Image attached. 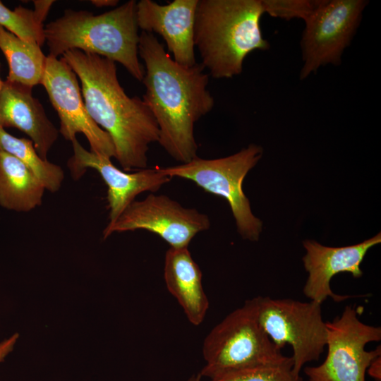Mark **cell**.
<instances>
[{
    "mask_svg": "<svg viewBox=\"0 0 381 381\" xmlns=\"http://www.w3.org/2000/svg\"><path fill=\"white\" fill-rule=\"evenodd\" d=\"M40 47L20 39L0 26V49L9 68L6 80L32 87L41 84L47 56Z\"/></svg>",
    "mask_w": 381,
    "mask_h": 381,
    "instance_id": "ac0fdd59",
    "label": "cell"
},
{
    "mask_svg": "<svg viewBox=\"0 0 381 381\" xmlns=\"http://www.w3.org/2000/svg\"><path fill=\"white\" fill-rule=\"evenodd\" d=\"M136 6L135 0H130L99 15L65 10L61 17L44 26L49 55L58 58L71 49L97 54L119 62L142 82L145 70L138 58Z\"/></svg>",
    "mask_w": 381,
    "mask_h": 381,
    "instance_id": "277c9868",
    "label": "cell"
},
{
    "mask_svg": "<svg viewBox=\"0 0 381 381\" xmlns=\"http://www.w3.org/2000/svg\"><path fill=\"white\" fill-rule=\"evenodd\" d=\"M3 83L4 81H2L0 78V93H1V89H2V86H3Z\"/></svg>",
    "mask_w": 381,
    "mask_h": 381,
    "instance_id": "4316f807",
    "label": "cell"
},
{
    "mask_svg": "<svg viewBox=\"0 0 381 381\" xmlns=\"http://www.w3.org/2000/svg\"><path fill=\"white\" fill-rule=\"evenodd\" d=\"M263 13L261 0L198 1L194 44L212 78L241 74L250 52L269 49L260 27Z\"/></svg>",
    "mask_w": 381,
    "mask_h": 381,
    "instance_id": "3957f363",
    "label": "cell"
},
{
    "mask_svg": "<svg viewBox=\"0 0 381 381\" xmlns=\"http://www.w3.org/2000/svg\"><path fill=\"white\" fill-rule=\"evenodd\" d=\"M41 84L44 87L60 119L59 132L71 142L82 133L92 152L114 157L115 148L109 135L90 117L80 94L76 75L66 61L51 55L47 56Z\"/></svg>",
    "mask_w": 381,
    "mask_h": 381,
    "instance_id": "8fae6325",
    "label": "cell"
},
{
    "mask_svg": "<svg viewBox=\"0 0 381 381\" xmlns=\"http://www.w3.org/2000/svg\"><path fill=\"white\" fill-rule=\"evenodd\" d=\"M262 155V149L251 144L228 157L205 159L197 156L187 163L159 169L171 179L190 180L205 191L225 198L240 235L244 239L256 241L262 231V222L252 213L242 186L245 176Z\"/></svg>",
    "mask_w": 381,
    "mask_h": 381,
    "instance_id": "8992f818",
    "label": "cell"
},
{
    "mask_svg": "<svg viewBox=\"0 0 381 381\" xmlns=\"http://www.w3.org/2000/svg\"><path fill=\"white\" fill-rule=\"evenodd\" d=\"M367 4L363 0H319L314 11L304 21L301 41L303 61L301 80L323 66L340 64Z\"/></svg>",
    "mask_w": 381,
    "mask_h": 381,
    "instance_id": "9c48e42d",
    "label": "cell"
},
{
    "mask_svg": "<svg viewBox=\"0 0 381 381\" xmlns=\"http://www.w3.org/2000/svg\"><path fill=\"white\" fill-rule=\"evenodd\" d=\"M164 277L168 291L194 325L202 322L209 308L202 272L188 248L170 247L165 255Z\"/></svg>",
    "mask_w": 381,
    "mask_h": 381,
    "instance_id": "2e32d148",
    "label": "cell"
},
{
    "mask_svg": "<svg viewBox=\"0 0 381 381\" xmlns=\"http://www.w3.org/2000/svg\"><path fill=\"white\" fill-rule=\"evenodd\" d=\"M326 358L319 365L304 368L308 381H365L368 368L381 356L380 345L371 351L365 346L381 340V327L363 322L358 310L347 306L341 315L326 322Z\"/></svg>",
    "mask_w": 381,
    "mask_h": 381,
    "instance_id": "ba28073f",
    "label": "cell"
},
{
    "mask_svg": "<svg viewBox=\"0 0 381 381\" xmlns=\"http://www.w3.org/2000/svg\"><path fill=\"white\" fill-rule=\"evenodd\" d=\"M92 4L97 7L115 6L119 1L117 0H92Z\"/></svg>",
    "mask_w": 381,
    "mask_h": 381,
    "instance_id": "d4e9b609",
    "label": "cell"
},
{
    "mask_svg": "<svg viewBox=\"0 0 381 381\" xmlns=\"http://www.w3.org/2000/svg\"><path fill=\"white\" fill-rule=\"evenodd\" d=\"M209 217L194 208L183 207L165 195H147L134 200L115 222L107 224L104 238L113 233L146 230L154 233L171 248H188L199 232L208 230Z\"/></svg>",
    "mask_w": 381,
    "mask_h": 381,
    "instance_id": "30bf717a",
    "label": "cell"
},
{
    "mask_svg": "<svg viewBox=\"0 0 381 381\" xmlns=\"http://www.w3.org/2000/svg\"><path fill=\"white\" fill-rule=\"evenodd\" d=\"M202 354L206 364L199 374L210 380L243 369L293 363L259 324L257 297L246 301L210 332Z\"/></svg>",
    "mask_w": 381,
    "mask_h": 381,
    "instance_id": "5b68a950",
    "label": "cell"
},
{
    "mask_svg": "<svg viewBox=\"0 0 381 381\" xmlns=\"http://www.w3.org/2000/svg\"><path fill=\"white\" fill-rule=\"evenodd\" d=\"M368 375L376 381H380L381 379V356L375 358L367 370Z\"/></svg>",
    "mask_w": 381,
    "mask_h": 381,
    "instance_id": "cb8c5ba5",
    "label": "cell"
},
{
    "mask_svg": "<svg viewBox=\"0 0 381 381\" xmlns=\"http://www.w3.org/2000/svg\"><path fill=\"white\" fill-rule=\"evenodd\" d=\"M18 338V333H15L0 342V363L3 362L6 357L13 351Z\"/></svg>",
    "mask_w": 381,
    "mask_h": 381,
    "instance_id": "603a6c76",
    "label": "cell"
},
{
    "mask_svg": "<svg viewBox=\"0 0 381 381\" xmlns=\"http://www.w3.org/2000/svg\"><path fill=\"white\" fill-rule=\"evenodd\" d=\"M293 363L267 365L229 373L209 381H303Z\"/></svg>",
    "mask_w": 381,
    "mask_h": 381,
    "instance_id": "44dd1931",
    "label": "cell"
},
{
    "mask_svg": "<svg viewBox=\"0 0 381 381\" xmlns=\"http://www.w3.org/2000/svg\"><path fill=\"white\" fill-rule=\"evenodd\" d=\"M138 56L145 64L142 99L158 126L157 143L172 158L187 163L197 157L195 123L214 105L207 89L209 74L201 64H177L153 33L141 31Z\"/></svg>",
    "mask_w": 381,
    "mask_h": 381,
    "instance_id": "6da1fadb",
    "label": "cell"
},
{
    "mask_svg": "<svg viewBox=\"0 0 381 381\" xmlns=\"http://www.w3.org/2000/svg\"><path fill=\"white\" fill-rule=\"evenodd\" d=\"M45 188L18 159L0 150V205L16 212H29L41 205Z\"/></svg>",
    "mask_w": 381,
    "mask_h": 381,
    "instance_id": "e0dca14e",
    "label": "cell"
},
{
    "mask_svg": "<svg viewBox=\"0 0 381 381\" xmlns=\"http://www.w3.org/2000/svg\"><path fill=\"white\" fill-rule=\"evenodd\" d=\"M381 242V234L360 243L344 247L325 246L315 241H303L306 254L303 258L308 277L303 287V294L310 301L322 304L328 297L336 302L349 296L334 294L330 287L332 278L340 272H349L355 278L361 277V264L370 248Z\"/></svg>",
    "mask_w": 381,
    "mask_h": 381,
    "instance_id": "4fadbf2b",
    "label": "cell"
},
{
    "mask_svg": "<svg viewBox=\"0 0 381 381\" xmlns=\"http://www.w3.org/2000/svg\"><path fill=\"white\" fill-rule=\"evenodd\" d=\"M32 87L5 80L0 93V126L15 128L32 141L38 155L47 156L59 131L47 116L42 105L32 94Z\"/></svg>",
    "mask_w": 381,
    "mask_h": 381,
    "instance_id": "9a60e30c",
    "label": "cell"
},
{
    "mask_svg": "<svg viewBox=\"0 0 381 381\" xmlns=\"http://www.w3.org/2000/svg\"><path fill=\"white\" fill-rule=\"evenodd\" d=\"M264 13L289 20L301 18L304 21L312 14L319 0H261Z\"/></svg>",
    "mask_w": 381,
    "mask_h": 381,
    "instance_id": "7402d4cb",
    "label": "cell"
},
{
    "mask_svg": "<svg viewBox=\"0 0 381 381\" xmlns=\"http://www.w3.org/2000/svg\"><path fill=\"white\" fill-rule=\"evenodd\" d=\"M34 2V10L21 6L11 10L0 1V26L20 39L41 47L45 42L43 21L54 1Z\"/></svg>",
    "mask_w": 381,
    "mask_h": 381,
    "instance_id": "ffe728a7",
    "label": "cell"
},
{
    "mask_svg": "<svg viewBox=\"0 0 381 381\" xmlns=\"http://www.w3.org/2000/svg\"><path fill=\"white\" fill-rule=\"evenodd\" d=\"M62 58L79 78L87 111L111 137L120 166L124 171L146 169L149 145L158 142L159 128L143 100L124 92L116 62L78 49Z\"/></svg>",
    "mask_w": 381,
    "mask_h": 381,
    "instance_id": "7a4b0ae2",
    "label": "cell"
},
{
    "mask_svg": "<svg viewBox=\"0 0 381 381\" xmlns=\"http://www.w3.org/2000/svg\"><path fill=\"white\" fill-rule=\"evenodd\" d=\"M71 143L73 155L68 162V167L73 178L79 179L87 169H92L98 172L107 186L108 224L115 222L138 195L145 191L156 192L171 179L159 168L126 173L115 167L110 158L85 149L77 139Z\"/></svg>",
    "mask_w": 381,
    "mask_h": 381,
    "instance_id": "7c38bea8",
    "label": "cell"
},
{
    "mask_svg": "<svg viewBox=\"0 0 381 381\" xmlns=\"http://www.w3.org/2000/svg\"><path fill=\"white\" fill-rule=\"evenodd\" d=\"M257 303L259 324L272 341L280 349L291 346L295 373L320 358L327 344L321 303L267 296H258Z\"/></svg>",
    "mask_w": 381,
    "mask_h": 381,
    "instance_id": "52a82bcc",
    "label": "cell"
},
{
    "mask_svg": "<svg viewBox=\"0 0 381 381\" xmlns=\"http://www.w3.org/2000/svg\"><path fill=\"white\" fill-rule=\"evenodd\" d=\"M201 376L198 373L196 375H193L192 377H190L188 380V381H200V379H201Z\"/></svg>",
    "mask_w": 381,
    "mask_h": 381,
    "instance_id": "484cf974",
    "label": "cell"
},
{
    "mask_svg": "<svg viewBox=\"0 0 381 381\" xmlns=\"http://www.w3.org/2000/svg\"><path fill=\"white\" fill-rule=\"evenodd\" d=\"M198 1L174 0L160 5L152 0H140L136 6L138 28L161 35L174 61L185 67L197 63L194 23Z\"/></svg>",
    "mask_w": 381,
    "mask_h": 381,
    "instance_id": "5bb4252c",
    "label": "cell"
},
{
    "mask_svg": "<svg viewBox=\"0 0 381 381\" xmlns=\"http://www.w3.org/2000/svg\"><path fill=\"white\" fill-rule=\"evenodd\" d=\"M0 150L22 162L40 180L46 190L55 193L60 189L64 179L63 169L42 159L31 140L15 137L0 126Z\"/></svg>",
    "mask_w": 381,
    "mask_h": 381,
    "instance_id": "d6986e66",
    "label": "cell"
}]
</instances>
